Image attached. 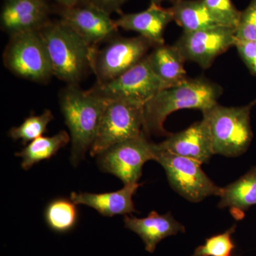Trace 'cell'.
Segmentation results:
<instances>
[{
	"instance_id": "31",
	"label": "cell",
	"mask_w": 256,
	"mask_h": 256,
	"mask_svg": "<svg viewBox=\"0 0 256 256\" xmlns=\"http://www.w3.org/2000/svg\"></svg>"
},
{
	"instance_id": "25",
	"label": "cell",
	"mask_w": 256,
	"mask_h": 256,
	"mask_svg": "<svg viewBox=\"0 0 256 256\" xmlns=\"http://www.w3.org/2000/svg\"><path fill=\"white\" fill-rule=\"evenodd\" d=\"M207 9L222 25L227 28H236L240 11L237 10L232 0H203Z\"/></svg>"
},
{
	"instance_id": "10",
	"label": "cell",
	"mask_w": 256,
	"mask_h": 256,
	"mask_svg": "<svg viewBox=\"0 0 256 256\" xmlns=\"http://www.w3.org/2000/svg\"><path fill=\"white\" fill-rule=\"evenodd\" d=\"M164 88H166V86L153 72L146 56L122 75L105 84L96 82L89 90L108 100L128 98L144 104Z\"/></svg>"
},
{
	"instance_id": "19",
	"label": "cell",
	"mask_w": 256,
	"mask_h": 256,
	"mask_svg": "<svg viewBox=\"0 0 256 256\" xmlns=\"http://www.w3.org/2000/svg\"><path fill=\"white\" fill-rule=\"evenodd\" d=\"M148 56L153 72L166 88L174 86L188 78L184 68L186 60L174 45L154 47Z\"/></svg>"
},
{
	"instance_id": "27",
	"label": "cell",
	"mask_w": 256,
	"mask_h": 256,
	"mask_svg": "<svg viewBox=\"0 0 256 256\" xmlns=\"http://www.w3.org/2000/svg\"><path fill=\"white\" fill-rule=\"evenodd\" d=\"M234 46L250 74L256 76V41L236 38Z\"/></svg>"
},
{
	"instance_id": "14",
	"label": "cell",
	"mask_w": 256,
	"mask_h": 256,
	"mask_svg": "<svg viewBox=\"0 0 256 256\" xmlns=\"http://www.w3.org/2000/svg\"><path fill=\"white\" fill-rule=\"evenodd\" d=\"M50 6L46 0H4L0 25L10 36L37 31L50 21Z\"/></svg>"
},
{
	"instance_id": "1",
	"label": "cell",
	"mask_w": 256,
	"mask_h": 256,
	"mask_svg": "<svg viewBox=\"0 0 256 256\" xmlns=\"http://www.w3.org/2000/svg\"><path fill=\"white\" fill-rule=\"evenodd\" d=\"M224 90L204 76L186 78L184 82L162 89L144 105L143 132L146 134L168 136L164 129L166 118L182 109L204 111L218 104Z\"/></svg>"
},
{
	"instance_id": "12",
	"label": "cell",
	"mask_w": 256,
	"mask_h": 256,
	"mask_svg": "<svg viewBox=\"0 0 256 256\" xmlns=\"http://www.w3.org/2000/svg\"><path fill=\"white\" fill-rule=\"evenodd\" d=\"M60 15L62 21L92 46H98L118 32L110 14L90 2L74 8H60Z\"/></svg>"
},
{
	"instance_id": "30",
	"label": "cell",
	"mask_w": 256,
	"mask_h": 256,
	"mask_svg": "<svg viewBox=\"0 0 256 256\" xmlns=\"http://www.w3.org/2000/svg\"><path fill=\"white\" fill-rule=\"evenodd\" d=\"M150 1L151 4L161 5V3L163 2L169 1L171 2L173 4V3H174L175 2L178 1V0H150Z\"/></svg>"
},
{
	"instance_id": "23",
	"label": "cell",
	"mask_w": 256,
	"mask_h": 256,
	"mask_svg": "<svg viewBox=\"0 0 256 256\" xmlns=\"http://www.w3.org/2000/svg\"><path fill=\"white\" fill-rule=\"evenodd\" d=\"M54 119V116L50 109H46L38 116L30 114L20 126L10 130L9 136L13 140H22L26 146L46 132L47 126Z\"/></svg>"
},
{
	"instance_id": "7",
	"label": "cell",
	"mask_w": 256,
	"mask_h": 256,
	"mask_svg": "<svg viewBox=\"0 0 256 256\" xmlns=\"http://www.w3.org/2000/svg\"><path fill=\"white\" fill-rule=\"evenodd\" d=\"M106 42L100 48L92 47L90 70L95 74L96 84H105L122 75L146 56L153 46L140 35L131 38L116 35Z\"/></svg>"
},
{
	"instance_id": "16",
	"label": "cell",
	"mask_w": 256,
	"mask_h": 256,
	"mask_svg": "<svg viewBox=\"0 0 256 256\" xmlns=\"http://www.w3.org/2000/svg\"><path fill=\"white\" fill-rule=\"evenodd\" d=\"M124 227L132 230L142 239L146 252L153 254L160 242L178 233H185L182 224L175 220L171 212L160 215L152 210L146 218L124 216Z\"/></svg>"
},
{
	"instance_id": "2",
	"label": "cell",
	"mask_w": 256,
	"mask_h": 256,
	"mask_svg": "<svg viewBox=\"0 0 256 256\" xmlns=\"http://www.w3.org/2000/svg\"><path fill=\"white\" fill-rule=\"evenodd\" d=\"M108 102L78 85H68L60 90V109L70 132L73 166H78L92 148Z\"/></svg>"
},
{
	"instance_id": "3",
	"label": "cell",
	"mask_w": 256,
	"mask_h": 256,
	"mask_svg": "<svg viewBox=\"0 0 256 256\" xmlns=\"http://www.w3.org/2000/svg\"><path fill=\"white\" fill-rule=\"evenodd\" d=\"M53 74L68 85H78L90 69L92 47L62 20L50 21L40 30Z\"/></svg>"
},
{
	"instance_id": "17",
	"label": "cell",
	"mask_w": 256,
	"mask_h": 256,
	"mask_svg": "<svg viewBox=\"0 0 256 256\" xmlns=\"http://www.w3.org/2000/svg\"><path fill=\"white\" fill-rule=\"evenodd\" d=\"M140 184L124 185L118 191L94 194L88 192H72L70 200L77 205H85L97 210L105 217L116 215H128L138 213L134 207L132 197Z\"/></svg>"
},
{
	"instance_id": "15",
	"label": "cell",
	"mask_w": 256,
	"mask_h": 256,
	"mask_svg": "<svg viewBox=\"0 0 256 256\" xmlns=\"http://www.w3.org/2000/svg\"><path fill=\"white\" fill-rule=\"evenodd\" d=\"M173 20L174 14L171 8L166 9L161 5L150 3L148 9L140 12L121 14L114 22L118 28L137 32L156 47L164 44L165 30Z\"/></svg>"
},
{
	"instance_id": "22",
	"label": "cell",
	"mask_w": 256,
	"mask_h": 256,
	"mask_svg": "<svg viewBox=\"0 0 256 256\" xmlns=\"http://www.w3.org/2000/svg\"><path fill=\"white\" fill-rule=\"evenodd\" d=\"M44 218L47 226L54 233H70L78 224V205L70 198L57 197L53 198L45 207Z\"/></svg>"
},
{
	"instance_id": "24",
	"label": "cell",
	"mask_w": 256,
	"mask_h": 256,
	"mask_svg": "<svg viewBox=\"0 0 256 256\" xmlns=\"http://www.w3.org/2000/svg\"><path fill=\"white\" fill-rule=\"evenodd\" d=\"M236 228V225L234 224L224 233L206 238L204 244L197 247L192 256H230L236 248L232 238Z\"/></svg>"
},
{
	"instance_id": "28",
	"label": "cell",
	"mask_w": 256,
	"mask_h": 256,
	"mask_svg": "<svg viewBox=\"0 0 256 256\" xmlns=\"http://www.w3.org/2000/svg\"><path fill=\"white\" fill-rule=\"evenodd\" d=\"M128 0H90V3L104 10L108 14L121 13V8Z\"/></svg>"
},
{
	"instance_id": "11",
	"label": "cell",
	"mask_w": 256,
	"mask_h": 256,
	"mask_svg": "<svg viewBox=\"0 0 256 256\" xmlns=\"http://www.w3.org/2000/svg\"><path fill=\"white\" fill-rule=\"evenodd\" d=\"M236 40L235 28L220 26L200 31L183 32L174 45L185 60L207 69L218 56L234 46Z\"/></svg>"
},
{
	"instance_id": "4",
	"label": "cell",
	"mask_w": 256,
	"mask_h": 256,
	"mask_svg": "<svg viewBox=\"0 0 256 256\" xmlns=\"http://www.w3.org/2000/svg\"><path fill=\"white\" fill-rule=\"evenodd\" d=\"M256 106V98L240 107L217 104L202 112L210 126L214 154L236 158L248 150L254 138L250 112Z\"/></svg>"
},
{
	"instance_id": "18",
	"label": "cell",
	"mask_w": 256,
	"mask_h": 256,
	"mask_svg": "<svg viewBox=\"0 0 256 256\" xmlns=\"http://www.w3.org/2000/svg\"><path fill=\"white\" fill-rule=\"evenodd\" d=\"M256 205V166L237 181L223 188L218 207L228 208L236 220H242L246 212Z\"/></svg>"
},
{
	"instance_id": "20",
	"label": "cell",
	"mask_w": 256,
	"mask_h": 256,
	"mask_svg": "<svg viewBox=\"0 0 256 256\" xmlns=\"http://www.w3.org/2000/svg\"><path fill=\"white\" fill-rule=\"evenodd\" d=\"M171 9L174 21L184 32L222 26L207 9L203 0H178L173 3Z\"/></svg>"
},
{
	"instance_id": "13",
	"label": "cell",
	"mask_w": 256,
	"mask_h": 256,
	"mask_svg": "<svg viewBox=\"0 0 256 256\" xmlns=\"http://www.w3.org/2000/svg\"><path fill=\"white\" fill-rule=\"evenodd\" d=\"M156 146L160 150L190 158L202 164L208 163L214 154L210 126L204 118L182 131L170 133Z\"/></svg>"
},
{
	"instance_id": "26",
	"label": "cell",
	"mask_w": 256,
	"mask_h": 256,
	"mask_svg": "<svg viewBox=\"0 0 256 256\" xmlns=\"http://www.w3.org/2000/svg\"><path fill=\"white\" fill-rule=\"evenodd\" d=\"M235 36L238 40L256 41V0H252L247 8L240 12Z\"/></svg>"
},
{
	"instance_id": "21",
	"label": "cell",
	"mask_w": 256,
	"mask_h": 256,
	"mask_svg": "<svg viewBox=\"0 0 256 256\" xmlns=\"http://www.w3.org/2000/svg\"><path fill=\"white\" fill-rule=\"evenodd\" d=\"M70 140V134L65 130L60 131L50 137L41 136L28 143L15 156L22 158L21 166L26 171L40 162L53 158Z\"/></svg>"
},
{
	"instance_id": "6",
	"label": "cell",
	"mask_w": 256,
	"mask_h": 256,
	"mask_svg": "<svg viewBox=\"0 0 256 256\" xmlns=\"http://www.w3.org/2000/svg\"><path fill=\"white\" fill-rule=\"evenodd\" d=\"M144 105L132 99L108 100L90 150V156H97L110 146L140 134L144 124Z\"/></svg>"
},
{
	"instance_id": "9",
	"label": "cell",
	"mask_w": 256,
	"mask_h": 256,
	"mask_svg": "<svg viewBox=\"0 0 256 256\" xmlns=\"http://www.w3.org/2000/svg\"><path fill=\"white\" fill-rule=\"evenodd\" d=\"M146 136L142 131L137 137L108 148L97 156L99 168L120 178L124 185L138 183L142 176L143 165L154 160L158 152L156 143L150 142Z\"/></svg>"
},
{
	"instance_id": "29",
	"label": "cell",
	"mask_w": 256,
	"mask_h": 256,
	"mask_svg": "<svg viewBox=\"0 0 256 256\" xmlns=\"http://www.w3.org/2000/svg\"><path fill=\"white\" fill-rule=\"evenodd\" d=\"M60 8H70L80 5L88 4L90 2V0H55Z\"/></svg>"
},
{
	"instance_id": "8",
	"label": "cell",
	"mask_w": 256,
	"mask_h": 256,
	"mask_svg": "<svg viewBox=\"0 0 256 256\" xmlns=\"http://www.w3.org/2000/svg\"><path fill=\"white\" fill-rule=\"evenodd\" d=\"M154 160L164 168L172 188L188 201L197 203L208 196H220L223 192V188L207 176L198 162L158 148Z\"/></svg>"
},
{
	"instance_id": "5",
	"label": "cell",
	"mask_w": 256,
	"mask_h": 256,
	"mask_svg": "<svg viewBox=\"0 0 256 256\" xmlns=\"http://www.w3.org/2000/svg\"><path fill=\"white\" fill-rule=\"evenodd\" d=\"M3 63L14 75L31 82H48L54 76L50 56L38 30L10 36Z\"/></svg>"
}]
</instances>
